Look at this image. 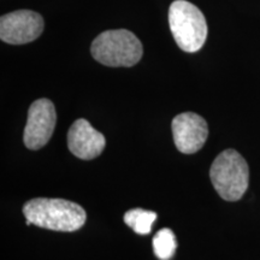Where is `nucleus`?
Returning <instances> with one entry per match:
<instances>
[{
	"mask_svg": "<svg viewBox=\"0 0 260 260\" xmlns=\"http://www.w3.org/2000/svg\"><path fill=\"white\" fill-rule=\"evenodd\" d=\"M210 178L222 199L237 201L248 188V164L235 149H225L217 155L211 165Z\"/></svg>",
	"mask_w": 260,
	"mask_h": 260,
	"instance_id": "nucleus-3",
	"label": "nucleus"
},
{
	"mask_svg": "<svg viewBox=\"0 0 260 260\" xmlns=\"http://www.w3.org/2000/svg\"><path fill=\"white\" fill-rule=\"evenodd\" d=\"M23 213L25 219L34 225L54 232H76L87 219L82 206L65 199H31L24 204Z\"/></svg>",
	"mask_w": 260,
	"mask_h": 260,
	"instance_id": "nucleus-1",
	"label": "nucleus"
},
{
	"mask_svg": "<svg viewBox=\"0 0 260 260\" xmlns=\"http://www.w3.org/2000/svg\"><path fill=\"white\" fill-rule=\"evenodd\" d=\"M57 122L56 107L51 100L42 98L34 102L28 110V119L23 133L25 147L37 151L47 145Z\"/></svg>",
	"mask_w": 260,
	"mask_h": 260,
	"instance_id": "nucleus-5",
	"label": "nucleus"
},
{
	"mask_svg": "<svg viewBox=\"0 0 260 260\" xmlns=\"http://www.w3.org/2000/svg\"><path fill=\"white\" fill-rule=\"evenodd\" d=\"M44 18L31 10H17L0 18V39L10 45H23L40 37Z\"/></svg>",
	"mask_w": 260,
	"mask_h": 260,
	"instance_id": "nucleus-6",
	"label": "nucleus"
},
{
	"mask_svg": "<svg viewBox=\"0 0 260 260\" xmlns=\"http://www.w3.org/2000/svg\"><path fill=\"white\" fill-rule=\"evenodd\" d=\"M105 146V136L94 129L87 119H77L68 132V147L75 157L83 160L99 157Z\"/></svg>",
	"mask_w": 260,
	"mask_h": 260,
	"instance_id": "nucleus-8",
	"label": "nucleus"
},
{
	"mask_svg": "<svg viewBox=\"0 0 260 260\" xmlns=\"http://www.w3.org/2000/svg\"><path fill=\"white\" fill-rule=\"evenodd\" d=\"M92 56L106 67H133L141 59L144 48L135 34L126 29L106 30L98 35L90 46Z\"/></svg>",
	"mask_w": 260,
	"mask_h": 260,
	"instance_id": "nucleus-2",
	"label": "nucleus"
},
{
	"mask_svg": "<svg viewBox=\"0 0 260 260\" xmlns=\"http://www.w3.org/2000/svg\"><path fill=\"white\" fill-rule=\"evenodd\" d=\"M172 136L181 153L193 154L204 147L209 138V125L203 117L194 112L177 115L171 123Z\"/></svg>",
	"mask_w": 260,
	"mask_h": 260,
	"instance_id": "nucleus-7",
	"label": "nucleus"
},
{
	"mask_svg": "<svg viewBox=\"0 0 260 260\" xmlns=\"http://www.w3.org/2000/svg\"><path fill=\"white\" fill-rule=\"evenodd\" d=\"M124 223L139 235H147L151 233L152 225L157 219V213L153 211H146L142 209H134L125 212Z\"/></svg>",
	"mask_w": 260,
	"mask_h": 260,
	"instance_id": "nucleus-9",
	"label": "nucleus"
},
{
	"mask_svg": "<svg viewBox=\"0 0 260 260\" xmlns=\"http://www.w3.org/2000/svg\"><path fill=\"white\" fill-rule=\"evenodd\" d=\"M169 24L177 46L188 53L198 52L207 38L203 12L187 0H175L169 9Z\"/></svg>",
	"mask_w": 260,
	"mask_h": 260,
	"instance_id": "nucleus-4",
	"label": "nucleus"
},
{
	"mask_svg": "<svg viewBox=\"0 0 260 260\" xmlns=\"http://www.w3.org/2000/svg\"><path fill=\"white\" fill-rule=\"evenodd\" d=\"M177 248V241L171 229L164 228L159 230L153 237V251L157 258L160 260H169L172 258Z\"/></svg>",
	"mask_w": 260,
	"mask_h": 260,
	"instance_id": "nucleus-10",
	"label": "nucleus"
}]
</instances>
